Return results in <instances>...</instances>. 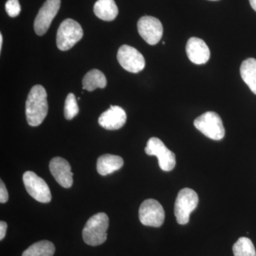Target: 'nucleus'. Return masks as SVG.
<instances>
[{"mask_svg":"<svg viewBox=\"0 0 256 256\" xmlns=\"http://www.w3.org/2000/svg\"><path fill=\"white\" fill-rule=\"evenodd\" d=\"M186 54L192 63L201 65L206 64L210 58V50L201 38L192 37L186 46Z\"/></svg>","mask_w":256,"mask_h":256,"instance_id":"14","label":"nucleus"},{"mask_svg":"<svg viewBox=\"0 0 256 256\" xmlns=\"http://www.w3.org/2000/svg\"><path fill=\"white\" fill-rule=\"evenodd\" d=\"M2 41H3L2 35L0 34V50H2Z\"/></svg>","mask_w":256,"mask_h":256,"instance_id":"26","label":"nucleus"},{"mask_svg":"<svg viewBox=\"0 0 256 256\" xmlns=\"http://www.w3.org/2000/svg\"><path fill=\"white\" fill-rule=\"evenodd\" d=\"M127 120L126 111L119 106H111L108 110L102 112L99 118L101 127L108 130H116L124 127Z\"/></svg>","mask_w":256,"mask_h":256,"instance_id":"13","label":"nucleus"},{"mask_svg":"<svg viewBox=\"0 0 256 256\" xmlns=\"http://www.w3.org/2000/svg\"><path fill=\"white\" fill-rule=\"evenodd\" d=\"M198 197L196 192L190 188L180 190L174 204V214L178 224H188L190 214L198 206Z\"/></svg>","mask_w":256,"mask_h":256,"instance_id":"4","label":"nucleus"},{"mask_svg":"<svg viewBox=\"0 0 256 256\" xmlns=\"http://www.w3.org/2000/svg\"><path fill=\"white\" fill-rule=\"evenodd\" d=\"M50 173L62 188H70L73 185V173L67 160L64 158H53L50 163Z\"/></svg>","mask_w":256,"mask_h":256,"instance_id":"12","label":"nucleus"},{"mask_svg":"<svg viewBox=\"0 0 256 256\" xmlns=\"http://www.w3.org/2000/svg\"><path fill=\"white\" fill-rule=\"evenodd\" d=\"M6 229H8V224L6 222H0V240H3L6 235Z\"/></svg>","mask_w":256,"mask_h":256,"instance_id":"24","label":"nucleus"},{"mask_svg":"<svg viewBox=\"0 0 256 256\" xmlns=\"http://www.w3.org/2000/svg\"><path fill=\"white\" fill-rule=\"evenodd\" d=\"M250 4L252 5V9L256 12V0H249Z\"/></svg>","mask_w":256,"mask_h":256,"instance_id":"25","label":"nucleus"},{"mask_svg":"<svg viewBox=\"0 0 256 256\" xmlns=\"http://www.w3.org/2000/svg\"><path fill=\"white\" fill-rule=\"evenodd\" d=\"M124 164V160L120 156L106 154L98 158L96 168L99 174L106 176L122 168Z\"/></svg>","mask_w":256,"mask_h":256,"instance_id":"15","label":"nucleus"},{"mask_svg":"<svg viewBox=\"0 0 256 256\" xmlns=\"http://www.w3.org/2000/svg\"><path fill=\"white\" fill-rule=\"evenodd\" d=\"M78 106L76 98L74 94H69L67 96L64 106V116L66 119L72 120L78 114Z\"/></svg>","mask_w":256,"mask_h":256,"instance_id":"21","label":"nucleus"},{"mask_svg":"<svg viewBox=\"0 0 256 256\" xmlns=\"http://www.w3.org/2000/svg\"><path fill=\"white\" fill-rule=\"evenodd\" d=\"M9 200V194L4 182L1 180L0 183V202L2 204L6 203Z\"/></svg>","mask_w":256,"mask_h":256,"instance_id":"23","label":"nucleus"},{"mask_svg":"<svg viewBox=\"0 0 256 256\" xmlns=\"http://www.w3.org/2000/svg\"><path fill=\"white\" fill-rule=\"evenodd\" d=\"M48 106L47 94L41 85L34 86L26 102V116L28 124L32 127L40 126L48 114Z\"/></svg>","mask_w":256,"mask_h":256,"instance_id":"1","label":"nucleus"},{"mask_svg":"<svg viewBox=\"0 0 256 256\" xmlns=\"http://www.w3.org/2000/svg\"><path fill=\"white\" fill-rule=\"evenodd\" d=\"M234 256H256L255 247L250 239L242 237L234 244Z\"/></svg>","mask_w":256,"mask_h":256,"instance_id":"20","label":"nucleus"},{"mask_svg":"<svg viewBox=\"0 0 256 256\" xmlns=\"http://www.w3.org/2000/svg\"><path fill=\"white\" fill-rule=\"evenodd\" d=\"M60 6V0H46L45 2L35 18L34 28L37 35L42 36L46 34Z\"/></svg>","mask_w":256,"mask_h":256,"instance_id":"10","label":"nucleus"},{"mask_svg":"<svg viewBox=\"0 0 256 256\" xmlns=\"http://www.w3.org/2000/svg\"><path fill=\"white\" fill-rule=\"evenodd\" d=\"M195 128L207 138L214 140H220L225 136L223 122L216 112H206L195 119Z\"/></svg>","mask_w":256,"mask_h":256,"instance_id":"5","label":"nucleus"},{"mask_svg":"<svg viewBox=\"0 0 256 256\" xmlns=\"http://www.w3.org/2000/svg\"><path fill=\"white\" fill-rule=\"evenodd\" d=\"M210 1H218V0H210Z\"/></svg>","mask_w":256,"mask_h":256,"instance_id":"27","label":"nucleus"},{"mask_svg":"<svg viewBox=\"0 0 256 256\" xmlns=\"http://www.w3.org/2000/svg\"><path fill=\"white\" fill-rule=\"evenodd\" d=\"M55 246L48 240H41L32 244L23 252L22 256H53Z\"/></svg>","mask_w":256,"mask_h":256,"instance_id":"19","label":"nucleus"},{"mask_svg":"<svg viewBox=\"0 0 256 256\" xmlns=\"http://www.w3.org/2000/svg\"><path fill=\"white\" fill-rule=\"evenodd\" d=\"M240 72L244 82L256 95V60L250 58L242 62Z\"/></svg>","mask_w":256,"mask_h":256,"instance_id":"17","label":"nucleus"},{"mask_svg":"<svg viewBox=\"0 0 256 256\" xmlns=\"http://www.w3.org/2000/svg\"><path fill=\"white\" fill-rule=\"evenodd\" d=\"M144 150L148 156L158 158L160 169L163 171L170 172L174 169L176 165L174 153L170 151L159 138H151Z\"/></svg>","mask_w":256,"mask_h":256,"instance_id":"6","label":"nucleus"},{"mask_svg":"<svg viewBox=\"0 0 256 256\" xmlns=\"http://www.w3.org/2000/svg\"><path fill=\"white\" fill-rule=\"evenodd\" d=\"M94 11L98 18L107 22L112 21L118 14V8L114 0H98Z\"/></svg>","mask_w":256,"mask_h":256,"instance_id":"16","label":"nucleus"},{"mask_svg":"<svg viewBox=\"0 0 256 256\" xmlns=\"http://www.w3.org/2000/svg\"><path fill=\"white\" fill-rule=\"evenodd\" d=\"M84 36L82 26L75 20L67 18L60 24L56 35L58 50H68L78 43Z\"/></svg>","mask_w":256,"mask_h":256,"instance_id":"3","label":"nucleus"},{"mask_svg":"<svg viewBox=\"0 0 256 256\" xmlns=\"http://www.w3.org/2000/svg\"><path fill=\"white\" fill-rule=\"evenodd\" d=\"M109 218L105 213H98L89 218L82 230V238L89 246H97L107 239Z\"/></svg>","mask_w":256,"mask_h":256,"instance_id":"2","label":"nucleus"},{"mask_svg":"<svg viewBox=\"0 0 256 256\" xmlns=\"http://www.w3.org/2000/svg\"><path fill=\"white\" fill-rule=\"evenodd\" d=\"M23 182L30 196L37 202L48 203L52 200L50 188L43 178L37 176L32 171H28L23 175Z\"/></svg>","mask_w":256,"mask_h":256,"instance_id":"8","label":"nucleus"},{"mask_svg":"<svg viewBox=\"0 0 256 256\" xmlns=\"http://www.w3.org/2000/svg\"><path fill=\"white\" fill-rule=\"evenodd\" d=\"M138 30L141 37L150 45L156 44L162 37V24L154 16H144L140 18Z\"/></svg>","mask_w":256,"mask_h":256,"instance_id":"11","label":"nucleus"},{"mask_svg":"<svg viewBox=\"0 0 256 256\" xmlns=\"http://www.w3.org/2000/svg\"><path fill=\"white\" fill-rule=\"evenodd\" d=\"M107 85L105 75L98 69H92L86 74L82 79V88L92 92L98 88H104Z\"/></svg>","mask_w":256,"mask_h":256,"instance_id":"18","label":"nucleus"},{"mask_svg":"<svg viewBox=\"0 0 256 256\" xmlns=\"http://www.w3.org/2000/svg\"><path fill=\"white\" fill-rule=\"evenodd\" d=\"M164 208L160 202L149 198L142 202L139 210V218L146 226L160 227L164 223Z\"/></svg>","mask_w":256,"mask_h":256,"instance_id":"7","label":"nucleus"},{"mask_svg":"<svg viewBox=\"0 0 256 256\" xmlns=\"http://www.w3.org/2000/svg\"><path fill=\"white\" fill-rule=\"evenodd\" d=\"M117 58L121 66L131 73H139L146 66V60L142 54L128 45H122L119 48Z\"/></svg>","mask_w":256,"mask_h":256,"instance_id":"9","label":"nucleus"},{"mask_svg":"<svg viewBox=\"0 0 256 256\" xmlns=\"http://www.w3.org/2000/svg\"><path fill=\"white\" fill-rule=\"evenodd\" d=\"M6 13L11 18H16L21 12V6L18 0H8L5 4Z\"/></svg>","mask_w":256,"mask_h":256,"instance_id":"22","label":"nucleus"}]
</instances>
